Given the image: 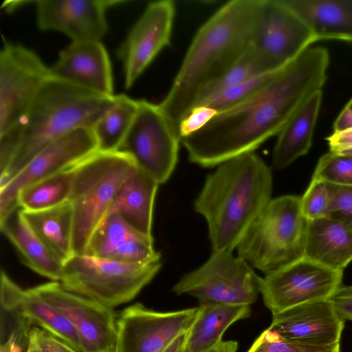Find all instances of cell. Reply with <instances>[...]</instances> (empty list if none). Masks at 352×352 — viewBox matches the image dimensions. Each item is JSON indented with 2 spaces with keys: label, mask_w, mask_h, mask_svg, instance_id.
<instances>
[{
  "label": "cell",
  "mask_w": 352,
  "mask_h": 352,
  "mask_svg": "<svg viewBox=\"0 0 352 352\" xmlns=\"http://www.w3.org/2000/svg\"><path fill=\"white\" fill-rule=\"evenodd\" d=\"M329 63L325 48L306 49L252 96L216 113L201 129L182 138L189 160L213 167L254 152L278 135L313 94L322 91Z\"/></svg>",
  "instance_id": "cell-1"
},
{
  "label": "cell",
  "mask_w": 352,
  "mask_h": 352,
  "mask_svg": "<svg viewBox=\"0 0 352 352\" xmlns=\"http://www.w3.org/2000/svg\"><path fill=\"white\" fill-rule=\"evenodd\" d=\"M263 4L264 0L228 1L198 30L169 91L159 104L178 132L204 91L250 47Z\"/></svg>",
  "instance_id": "cell-2"
},
{
  "label": "cell",
  "mask_w": 352,
  "mask_h": 352,
  "mask_svg": "<svg viewBox=\"0 0 352 352\" xmlns=\"http://www.w3.org/2000/svg\"><path fill=\"white\" fill-rule=\"evenodd\" d=\"M270 167L254 152L219 164L194 201L207 221L212 252H232L272 199Z\"/></svg>",
  "instance_id": "cell-3"
},
{
  "label": "cell",
  "mask_w": 352,
  "mask_h": 352,
  "mask_svg": "<svg viewBox=\"0 0 352 352\" xmlns=\"http://www.w3.org/2000/svg\"><path fill=\"white\" fill-rule=\"evenodd\" d=\"M114 100L115 95L100 94L50 76L21 125L13 156L0 173V187L54 140L77 129H92Z\"/></svg>",
  "instance_id": "cell-4"
},
{
  "label": "cell",
  "mask_w": 352,
  "mask_h": 352,
  "mask_svg": "<svg viewBox=\"0 0 352 352\" xmlns=\"http://www.w3.org/2000/svg\"><path fill=\"white\" fill-rule=\"evenodd\" d=\"M138 168L120 151H97L74 166L69 198L74 214V254H85L121 186Z\"/></svg>",
  "instance_id": "cell-5"
},
{
  "label": "cell",
  "mask_w": 352,
  "mask_h": 352,
  "mask_svg": "<svg viewBox=\"0 0 352 352\" xmlns=\"http://www.w3.org/2000/svg\"><path fill=\"white\" fill-rule=\"evenodd\" d=\"M307 224L300 197L272 199L239 241L237 255L253 268L270 273L303 256Z\"/></svg>",
  "instance_id": "cell-6"
},
{
  "label": "cell",
  "mask_w": 352,
  "mask_h": 352,
  "mask_svg": "<svg viewBox=\"0 0 352 352\" xmlns=\"http://www.w3.org/2000/svg\"><path fill=\"white\" fill-rule=\"evenodd\" d=\"M161 267V259L129 263L74 254L63 263L59 282L65 289L113 309L134 299Z\"/></svg>",
  "instance_id": "cell-7"
},
{
  "label": "cell",
  "mask_w": 352,
  "mask_h": 352,
  "mask_svg": "<svg viewBox=\"0 0 352 352\" xmlns=\"http://www.w3.org/2000/svg\"><path fill=\"white\" fill-rule=\"evenodd\" d=\"M259 280L253 267L232 252H212L202 265L184 275L173 291L194 296L200 304L250 305L260 293Z\"/></svg>",
  "instance_id": "cell-8"
},
{
  "label": "cell",
  "mask_w": 352,
  "mask_h": 352,
  "mask_svg": "<svg viewBox=\"0 0 352 352\" xmlns=\"http://www.w3.org/2000/svg\"><path fill=\"white\" fill-rule=\"evenodd\" d=\"M181 137L159 104L138 100L133 124L117 151L127 154L159 184L166 182L178 161Z\"/></svg>",
  "instance_id": "cell-9"
},
{
  "label": "cell",
  "mask_w": 352,
  "mask_h": 352,
  "mask_svg": "<svg viewBox=\"0 0 352 352\" xmlns=\"http://www.w3.org/2000/svg\"><path fill=\"white\" fill-rule=\"evenodd\" d=\"M343 270L305 256L260 277L259 292L272 314L307 303L329 300L342 285Z\"/></svg>",
  "instance_id": "cell-10"
},
{
  "label": "cell",
  "mask_w": 352,
  "mask_h": 352,
  "mask_svg": "<svg viewBox=\"0 0 352 352\" xmlns=\"http://www.w3.org/2000/svg\"><path fill=\"white\" fill-rule=\"evenodd\" d=\"M50 67L32 50L6 43L0 52V136L21 125Z\"/></svg>",
  "instance_id": "cell-11"
},
{
  "label": "cell",
  "mask_w": 352,
  "mask_h": 352,
  "mask_svg": "<svg viewBox=\"0 0 352 352\" xmlns=\"http://www.w3.org/2000/svg\"><path fill=\"white\" fill-rule=\"evenodd\" d=\"M197 310L160 312L141 303L131 305L116 317L111 352H162L177 336L188 331Z\"/></svg>",
  "instance_id": "cell-12"
},
{
  "label": "cell",
  "mask_w": 352,
  "mask_h": 352,
  "mask_svg": "<svg viewBox=\"0 0 352 352\" xmlns=\"http://www.w3.org/2000/svg\"><path fill=\"white\" fill-rule=\"evenodd\" d=\"M314 42L307 25L283 0H264L250 47L269 71L283 68Z\"/></svg>",
  "instance_id": "cell-13"
},
{
  "label": "cell",
  "mask_w": 352,
  "mask_h": 352,
  "mask_svg": "<svg viewBox=\"0 0 352 352\" xmlns=\"http://www.w3.org/2000/svg\"><path fill=\"white\" fill-rule=\"evenodd\" d=\"M97 151V141L90 128L77 129L48 144L0 187V219L19 207L18 194L23 188L73 167Z\"/></svg>",
  "instance_id": "cell-14"
},
{
  "label": "cell",
  "mask_w": 352,
  "mask_h": 352,
  "mask_svg": "<svg viewBox=\"0 0 352 352\" xmlns=\"http://www.w3.org/2000/svg\"><path fill=\"white\" fill-rule=\"evenodd\" d=\"M33 289L72 323L82 352L112 351L116 336L113 309L65 289L59 281L43 283Z\"/></svg>",
  "instance_id": "cell-15"
},
{
  "label": "cell",
  "mask_w": 352,
  "mask_h": 352,
  "mask_svg": "<svg viewBox=\"0 0 352 352\" xmlns=\"http://www.w3.org/2000/svg\"><path fill=\"white\" fill-rule=\"evenodd\" d=\"M175 15L174 2H151L118 49L124 87L130 89L160 52L170 42Z\"/></svg>",
  "instance_id": "cell-16"
},
{
  "label": "cell",
  "mask_w": 352,
  "mask_h": 352,
  "mask_svg": "<svg viewBox=\"0 0 352 352\" xmlns=\"http://www.w3.org/2000/svg\"><path fill=\"white\" fill-rule=\"evenodd\" d=\"M123 1L39 0L35 1L40 30L60 32L72 42L100 41L108 24L106 11Z\"/></svg>",
  "instance_id": "cell-17"
},
{
  "label": "cell",
  "mask_w": 352,
  "mask_h": 352,
  "mask_svg": "<svg viewBox=\"0 0 352 352\" xmlns=\"http://www.w3.org/2000/svg\"><path fill=\"white\" fill-rule=\"evenodd\" d=\"M344 321L330 299L297 305L272 314L267 329L283 338L320 345L340 342Z\"/></svg>",
  "instance_id": "cell-18"
},
{
  "label": "cell",
  "mask_w": 352,
  "mask_h": 352,
  "mask_svg": "<svg viewBox=\"0 0 352 352\" xmlns=\"http://www.w3.org/2000/svg\"><path fill=\"white\" fill-rule=\"evenodd\" d=\"M50 72L52 77L114 96L111 61L101 41L72 42L60 52Z\"/></svg>",
  "instance_id": "cell-19"
},
{
  "label": "cell",
  "mask_w": 352,
  "mask_h": 352,
  "mask_svg": "<svg viewBox=\"0 0 352 352\" xmlns=\"http://www.w3.org/2000/svg\"><path fill=\"white\" fill-rule=\"evenodd\" d=\"M85 254L129 263H147L162 257L154 248L153 236L137 230L118 214L104 219Z\"/></svg>",
  "instance_id": "cell-20"
},
{
  "label": "cell",
  "mask_w": 352,
  "mask_h": 352,
  "mask_svg": "<svg viewBox=\"0 0 352 352\" xmlns=\"http://www.w3.org/2000/svg\"><path fill=\"white\" fill-rule=\"evenodd\" d=\"M0 228L25 266L52 281H60L63 263L36 234L21 208H15L0 219Z\"/></svg>",
  "instance_id": "cell-21"
},
{
  "label": "cell",
  "mask_w": 352,
  "mask_h": 352,
  "mask_svg": "<svg viewBox=\"0 0 352 352\" xmlns=\"http://www.w3.org/2000/svg\"><path fill=\"white\" fill-rule=\"evenodd\" d=\"M311 32L315 41L352 42V0H283Z\"/></svg>",
  "instance_id": "cell-22"
},
{
  "label": "cell",
  "mask_w": 352,
  "mask_h": 352,
  "mask_svg": "<svg viewBox=\"0 0 352 352\" xmlns=\"http://www.w3.org/2000/svg\"><path fill=\"white\" fill-rule=\"evenodd\" d=\"M303 256L343 270L352 261V229L329 217L307 221Z\"/></svg>",
  "instance_id": "cell-23"
},
{
  "label": "cell",
  "mask_w": 352,
  "mask_h": 352,
  "mask_svg": "<svg viewBox=\"0 0 352 352\" xmlns=\"http://www.w3.org/2000/svg\"><path fill=\"white\" fill-rule=\"evenodd\" d=\"M159 185L138 167L120 188L105 217L118 214L137 230L152 236L153 207Z\"/></svg>",
  "instance_id": "cell-24"
},
{
  "label": "cell",
  "mask_w": 352,
  "mask_h": 352,
  "mask_svg": "<svg viewBox=\"0 0 352 352\" xmlns=\"http://www.w3.org/2000/svg\"><path fill=\"white\" fill-rule=\"evenodd\" d=\"M322 101V91L313 94L295 113L278 135L272 166L283 169L309 150Z\"/></svg>",
  "instance_id": "cell-25"
},
{
  "label": "cell",
  "mask_w": 352,
  "mask_h": 352,
  "mask_svg": "<svg viewBox=\"0 0 352 352\" xmlns=\"http://www.w3.org/2000/svg\"><path fill=\"white\" fill-rule=\"evenodd\" d=\"M250 314V305L200 304L188 331L185 352H204L214 347L232 324Z\"/></svg>",
  "instance_id": "cell-26"
},
{
  "label": "cell",
  "mask_w": 352,
  "mask_h": 352,
  "mask_svg": "<svg viewBox=\"0 0 352 352\" xmlns=\"http://www.w3.org/2000/svg\"><path fill=\"white\" fill-rule=\"evenodd\" d=\"M23 211L36 234L63 264L74 255V214L69 201L46 210Z\"/></svg>",
  "instance_id": "cell-27"
},
{
  "label": "cell",
  "mask_w": 352,
  "mask_h": 352,
  "mask_svg": "<svg viewBox=\"0 0 352 352\" xmlns=\"http://www.w3.org/2000/svg\"><path fill=\"white\" fill-rule=\"evenodd\" d=\"M1 343L11 340L24 352L34 325L25 316L22 306L23 290L6 272H1Z\"/></svg>",
  "instance_id": "cell-28"
},
{
  "label": "cell",
  "mask_w": 352,
  "mask_h": 352,
  "mask_svg": "<svg viewBox=\"0 0 352 352\" xmlns=\"http://www.w3.org/2000/svg\"><path fill=\"white\" fill-rule=\"evenodd\" d=\"M138 108V100L124 94L115 95L113 105L92 128L98 151L118 150L133 124Z\"/></svg>",
  "instance_id": "cell-29"
},
{
  "label": "cell",
  "mask_w": 352,
  "mask_h": 352,
  "mask_svg": "<svg viewBox=\"0 0 352 352\" xmlns=\"http://www.w3.org/2000/svg\"><path fill=\"white\" fill-rule=\"evenodd\" d=\"M74 166L23 188L17 197L19 207L25 211H39L69 201Z\"/></svg>",
  "instance_id": "cell-30"
},
{
  "label": "cell",
  "mask_w": 352,
  "mask_h": 352,
  "mask_svg": "<svg viewBox=\"0 0 352 352\" xmlns=\"http://www.w3.org/2000/svg\"><path fill=\"white\" fill-rule=\"evenodd\" d=\"M22 306L25 316L34 326L46 330L78 352H82L79 337L72 323L43 300L33 287L23 290Z\"/></svg>",
  "instance_id": "cell-31"
},
{
  "label": "cell",
  "mask_w": 352,
  "mask_h": 352,
  "mask_svg": "<svg viewBox=\"0 0 352 352\" xmlns=\"http://www.w3.org/2000/svg\"><path fill=\"white\" fill-rule=\"evenodd\" d=\"M266 72L271 71L266 68L250 45L240 58L222 76L204 91L195 107L222 90Z\"/></svg>",
  "instance_id": "cell-32"
},
{
  "label": "cell",
  "mask_w": 352,
  "mask_h": 352,
  "mask_svg": "<svg viewBox=\"0 0 352 352\" xmlns=\"http://www.w3.org/2000/svg\"><path fill=\"white\" fill-rule=\"evenodd\" d=\"M278 70L261 73L243 82L225 89L197 107H208L215 113L225 111L248 98L261 89Z\"/></svg>",
  "instance_id": "cell-33"
},
{
  "label": "cell",
  "mask_w": 352,
  "mask_h": 352,
  "mask_svg": "<svg viewBox=\"0 0 352 352\" xmlns=\"http://www.w3.org/2000/svg\"><path fill=\"white\" fill-rule=\"evenodd\" d=\"M247 352H340V343L320 345L283 338L265 330Z\"/></svg>",
  "instance_id": "cell-34"
},
{
  "label": "cell",
  "mask_w": 352,
  "mask_h": 352,
  "mask_svg": "<svg viewBox=\"0 0 352 352\" xmlns=\"http://www.w3.org/2000/svg\"><path fill=\"white\" fill-rule=\"evenodd\" d=\"M312 179L336 186H352V155L332 152L324 154L320 158Z\"/></svg>",
  "instance_id": "cell-35"
},
{
  "label": "cell",
  "mask_w": 352,
  "mask_h": 352,
  "mask_svg": "<svg viewBox=\"0 0 352 352\" xmlns=\"http://www.w3.org/2000/svg\"><path fill=\"white\" fill-rule=\"evenodd\" d=\"M331 192L329 184L320 180L311 179V183L300 197L302 214L307 221L329 216Z\"/></svg>",
  "instance_id": "cell-36"
},
{
  "label": "cell",
  "mask_w": 352,
  "mask_h": 352,
  "mask_svg": "<svg viewBox=\"0 0 352 352\" xmlns=\"http://www.w3.org/2000/svg\"><path fill=\"white\" fill-rule=\"evenodd\" d=\"M328 184L331 192L329 217L335 219L352 229V186Z\"/></svg>",
  "instance_id": "cell-37"
},
{
  "label": "cell",
  "mask_w": 352,
  "mask_h": 352,
  "mask_svg": "<svg viewBox=\"0 0 352 352\" xmlns=\"http://www.w3.org/2000/svg\"><path fill=\"white\" fill-rule=\"evenodd\" d=\"M29 339L40 352H78L64 341L37 326L31 329Z\"/></svg>",
  "instance_id": "cell-38"
},
{
  "label": "cell",
  "mask_w": 352,
  "mask_h": 352,
  "mask_svg": "<svg viewBox=\"0 0 352 352\" xmlns=\"http://www.w3.org/2000/svg\"><path fill=\"white\" fill-rule=\"evenodd\" d=\"M215 114L213 111L206 107L194 108L180 123L179 133L181 140L201 129Z\"/></svg>",
  "instance_id": "cell-39"
},
{
  "label": "cell",
  "mask_w": 352,
  "mask_h": 352,
  "mask_svg": "<svg viewBox=\"0 0 352 352\" xmlns=\"http://www.w3.org/2000/svg\"><path fill=\"white\" fill-rule=\"evenodd\" d=\"M330 300L341 319L352 321V285H340Z\"/></svg>",
  "instance_id": "cell-40"
},
{
  "label": "cell",
  "mask_w": 352,
  "mask_h": 352,
  "mask_svg": "<svg viewBox=\"0 0 352 352\" xmlns=\"http://www.w3.org/2000/svg\"><path fill=\"white\" fill-rule=\"evenodd\" d=\"M330 152L352 155V129L340 132H333L327 138Z\"/></svg>",
  "instance_id": "cell-41"
},
{
  "label": "cell",
  "mask_w": 352,
  "mask_h": 352,
  "mask_svg": "<svg viewBox=\"0 0 352 352\" xmlns=\"http://www.w3.org/2000/svg\"><path fill=\"white\" fill-rule=\"evenodd\" d=\"M352 129V110L346 107L341 111L333 124V132Z\"/></svg>",
  "instance_id": "cell-42"
},
{
  "label": "cell",
  "mask_w": 352,
  "mask_h": 352,
  "mask_svg": "<svg viewBox=\"0 0 352 352\" xmlns=\"http://www.w3.org/2000/svg\"><path fill=\"white\" fill-rule=\"evenodd\" d=\"M187 334H180L162 352H185Z\"/></svg>",
  "instance_id": "cell-43"
},
{
  "label": "cell",
  "mask_w": 352,
  "mask_h": 352,
  "mask_svg": "<svg viewBox=\"0 0 352 352\" xmlns=\"http://www.w3.org/2000/svg\"><path fill=\"white\" fill-rule=\"evenodd\" d=\"M238 342L233 340L221 341L214 347L204 352H236Z\"/></svg>",
  "instance_id": "cell-44"
},
{
  "label": "cell",
  "mask_w": 352,
  "mask_h": 352,
  "mask_svg": "<svg viewBox=\"0 0 352 352\" xmlns=\"http://www.w3.org/2000/svg\"><path fill=\"white\" fill-rule=\"evenodd\" d=\"M25 352H40L35 345L30 341L28 349Z\"/></svg>",
  "instance_id": "cell-45"
},
{
  "label": "cell",
  "mask_w": 352,
  "mask_h": 352,
  "mask_svg": "<svg viewBox=\"0 0 352 352\" xmlns=\"http://www.w3.org/2000/svg\"><path fill=\"white\" fill-rule=\"evenodd\" d=\"M346 108L352 110V98L349 100V102L345 106Z\"/></svg>",
  "instance_id": "cell-46"
}]
</instances>
